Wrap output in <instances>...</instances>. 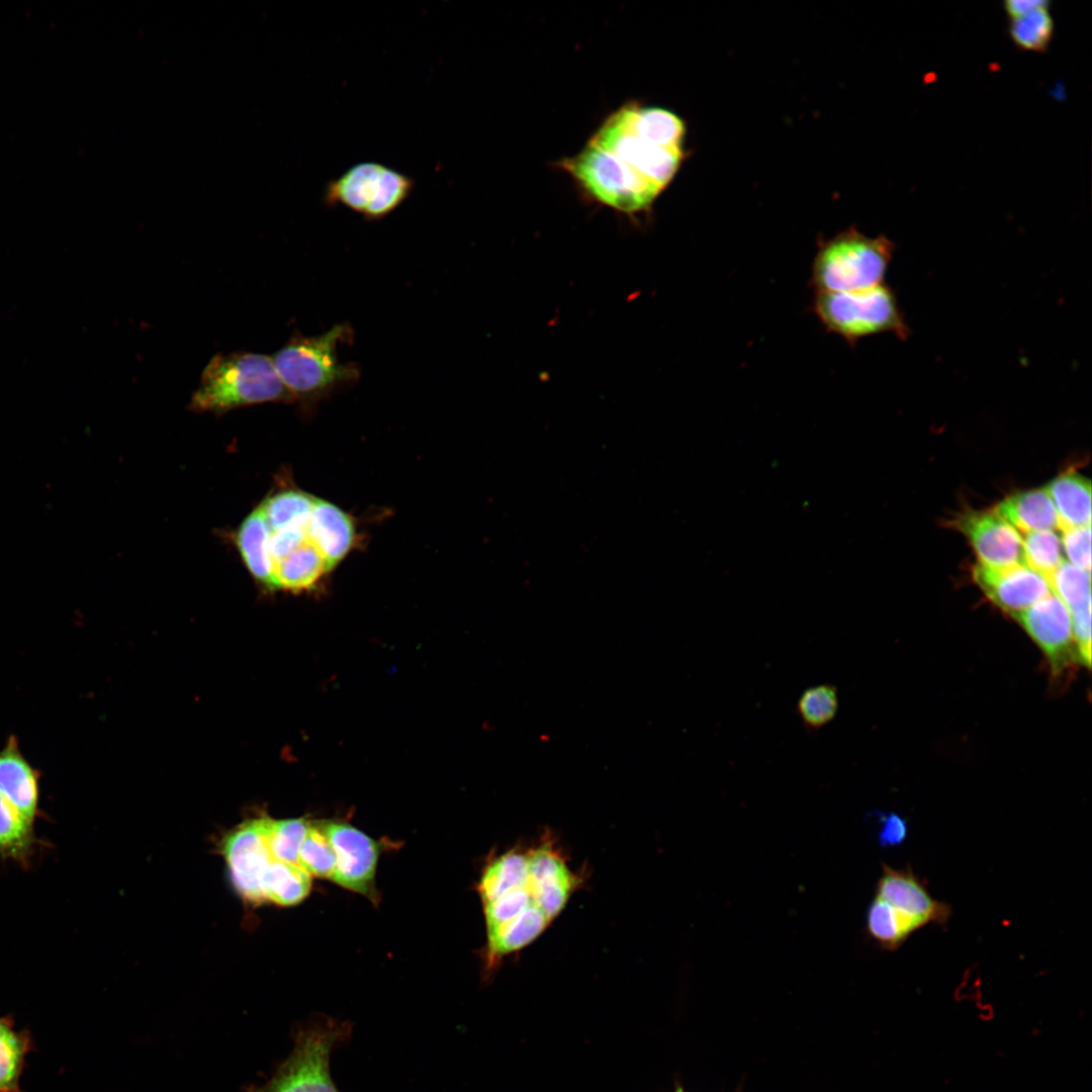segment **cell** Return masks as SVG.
<instances>
[{
	"mask_svg": "<svg viewBox=\"0 0 1092 1092\" xmlns=\"http://www.w3.org/2000/svg\"><path fill=\"white\" fill-rule=\"evenodd\" d=\"M687 124L675 112L629 101L575 155L556 163L590 201L636 216L651 210L687 158Z\"/></svg>",
	"mask_w": 1092,
	"mask_h": 1092,
	"instance_id": "1",
	"label": "cell"
},
{
	"mask_svg": "<svg viewBox=\"0 0 1092 1092\" xmlns=\"http://www.w3.org/2000/svg\"><path fill=\"white\" fill-rule=\"evenodd\" d=\"M274 366L272 357L237 351L214 355L204 367L189 408L223 414L264 402H294Z\"/></svg>",
	"mask_w": 1092,
	"mask_h": 1092,
	"instance_id": "2",
	"label": "cell"
},
{
	"mask_svg": "<svg viewBox=\"0 0 1092 1092\" xmlns=\"http://www.w3.org/2000/svg\"><path fill=\"white\" fill-rule=\"evenodd\" d=\"M352 338L351 327L339 324L316 336L295 334L274 354L277 373L295 401L313 404L359 379L358 366L338 356V345Z\"/></svg>",
	"mask_w": 1092,
	"mask_h": 1092,
	"instance_id": "3",
	"label": "cell"
},
{
	"mask_svg": "<svg viewBox=\"0 0 1092 1092\" xmlns=\"http://www.w3.org/2000/svg\"><path fill=\"white\" fill-rule=\"evenodd\" d=\"M895 250L885 236L871 238L855 228L818 244L810 285L816 292H852L883 283Z\"/></svg>",
	"mask_w": 1092,
	"mask_h": 1092,
	"instance_id": "4",
	"label": "cell"
},
{
	"mask_svg": "<svg viewBox=\"0 0 1092 1092\" xmlns=\"http://www.w3.org/2000/svg\"><path fill=\"white\" fill-rule=\"evenodd\" d=\"M811 309L827 332L851 345L884 333L905 340L910 333L893 290L884 282L852 292H816Z\"/></svg>",
	"mask_w": 1092,
	"mask_h": 1092,
	"instance_id": "5",
	"label": "cell"
},
{
	"mask_svg": "<svg viewBox=\"0 0 1092 1092\" xmlns=\"http://www.w3.org/2000/svg\"><path fill=\"white\" fill-rule=\"evenodd\" d=\"M350 1030L347 1023L332 1019L300 1027L291 1054L255 1092H340L331 1076L330 1058Z\"/></svg>",
	"mask_w": 1092,
	"mask_h": 1092,
	"instance_id": "6",
	"label": "cell"
},
{
	"mask_svg": "<svg viewBox=\"0 0 1092 1092\" xmlns=\"http://www.w3.org/2000/svg\"><path fill=\"white\" fill-rule=\"evenodd\" d=\"M415 187L412 177L376 162L353 165L331 180L324 201L343 205L367 219H381L395 210Z\"/></svg>",
	"mask_w": 1092,
	"mask_h": 1092,
	"instance_id": "7",
	"label": "cell"
},
{
	"mask_svg": "<svg viewBox=\"0 0 1092 1092\" xmlns=\"http://www.w3.org/2000/svg\"><path fill=\"white\" fill-rule=\"evenodd\" d=\"M272 818L249 819L230 832L222 841V852L232 880L243 898L262 903L263 878L275 858L269 846Z\"/></svg>",
	"mask_w": 1092,
	"mask_h": 1092,
	"instance_id": "8",
	"label": "cell"
},
{
	"mask_svg": "<svg viewBox=\"0 0 1092 1092\" xmlns=\"http://www.w3.org/2000/svg\"><path fill=\"white\" fill-rule=\"evenodd\" d=\"M526 851L530 893L552 922L579 887L581 878L570 870L558 841L550 832H545Z\"/></svg>",
	"mask_w": 1092,
	"mask_h": 1092,
	"instance_id": "9",
	"label": "cell"
},
{
	"mask_svg": "<svg viewBox=\"0 0 1092 1092\" xmlns=\"http://www.w3.org/2000/svg\"><path fill=\"white\" fill-rule=\"evenodd\" d=\"M1012 617L1041 649L1057 675L1079 663L1072 634L1071 613L1053 593Z\"/></svg>",
	"mask_w": 1092,
	"mask_h": 1092,
	"instance_id": "10",
	"label": "cell"
},
{
	"mask_svg": "<svg viewBox=\"0 0 1092 1092\" xmlns=\"http://www.w3.org/2000/svg\"><path fill=\"white\" fill-rule=\"evenodd\" d=\"M335 854L332 880L348 890L371 897L379 855L378 844L364 832L343 822L321 824Z\"/></svg>",
	"mask_w": 1092,
	"mask_h": 1092,
	"instance_id": "11",
	"label": "cell"
},
{
	"mask_svg": "<svg viewBox=\"0 0 1092 1092\" xmlns=\"http://www.w3.org/2000/svg\"><path fill=\"white\" fill-rule=\"evenodd\" d=\"M957 527L969 539L980 563L995 568L1026 565L1021 536L994 511L969 512L958 520Z\"/></svg>",
	"mask_w": 1092,
	"mask_h": 1092,
	"instance_id": "12",
	"label": "cell"
},
{
	"mask_svg": "<svg viewBox=\"0 0 1092 1092\" xmlns=\"http://www.w3.org/2000/svg\"><path fill=\"white\" fill-rule=\"evenodd\" d=\"M973 578L994 605L1011 616L1052 593L1046 578L1023 564L995 568L978 562Z\"/></svg>",
	"mask_w": 1092,
	"mask_h": 1092,
	"instance_id": "13",
	"label": "cell"
},
{
	"mask_svg": "<svg viewBox=\"0 0 1092 1092\" xmlns=\"http://www.w3.org/2000/svg\"><path fill=\"white\" fill-rule=\"evenodd\" d=\"M876 897L923 926L929 923L944 924L951 915L950 906L932 898L910 869L896 870L883 864Z\"/></svg>",
	"mask_w": 1092,
	"mask_h": 1092,
	"instance_id": "14",
	"label": "cell"
},
{
	"mask_svg": "<svg viewBox=\"0 0 1092 1092\" xmlns=\"http://www.w3.org/2000/svg\"><path fill=\"white\" fill-rule=\"evenodd\" d=\"M307 536L331 570L355 543L353 519L338 506L316 498L307 524Z\"/></svg>",
	"mask_w": 1092,
	"mask_h": 1092,
	"instance_id": "15",
	"label": "cell"
},
{
	"mask_svg": "<svg viewBox=\"0 0 1092 1092\" xmlns=\"http://www.w3.org/2000/svg\"><path fill=\"white\" fill-rule=\"evenodd\" d=\"M38 771L21 753L17 738L10 736L0 750V793L32 825L38 808Z\"/></svg>",
	"mask_w": 1092,
	"mask_h": 1092,
	"instance_id": "16",
	"label": "cell"
},
{
	"mask_svg": "<svg viewBox=\"0 0 1092 1092\" xmlns=\"http://www.w3.org/2000/svg\"><path fill=\"white\" fill-rule=\"evenodd\" d=\"M994 512L1024 534L1059 529L1057 511L1044 488L1011 494Z\"/></svg>",
	"mask_w": 1092,
	"mask_h": 1092,
	"instance_id": "17",
	"label": "cell"
},
{
	"mask_svg": "<svg viewBox=\"0 0 1092 1092\" xmlns=\"http://www.w3.org/2000/svg\"><path fill=\"white\" fill-rule=\"evenodd\" d=\"M1044 490L1059 517V529L1089 526L1091 521V483L1079 473L1067 472L1048 483Z\"/></svg>",
	"mask_w": 1092,
	"mask_h": 1092,
	"instance_id": "18",
	"label": "cell"
},
{
	"mask_svg": "<svg viewBox=\"0 0 1092 1092\" xmlns=\"http://www.w3.org/2000/svg\"><path fill=\"white\" fill-rule=\"evenodd\" d=\"M271 530L260 509L253 511L240 526L236 542L251 574L270 589H275L273 560L270 553Z\"/></svg>",
	"mask_w": 1092,
	"mask_h": 1092,
	"instance_id": "19",
	"label": "cell"
},
{
	"mask_svg": "<svg viewBox=\"0 0 1092 1092\" xmlns=\"http://www.w3.org/2000/svg\"><path fill=\"white\" fill-rule=\"evenodd\" d=\"M327 562L309 539L274 563L275 589L307 590L329 572Z\"/></svg>",
	"mask_w": 1092,
	"mask_h": 1092,
	"instance_id": "20",
	"label": "cell"
},
{
	"mask_svg": "<svg viewBox=\"0 0 1092 1092\" xmlns=\"http://www.w3.org/2000/svg\"><path fill=\"white\" fill-rule=\"evenodd\" d=\"M31 1050L28 1030H17L10 1017L0 1016V1092H22L20 1078Z\"/></svg>",
	"mask_w": 1092,
	"mask_h": 1092,
	"instance_id": "21",
	"label": "cell"
},
{
	"mask_svg": "<svg viewBox=\"0 0 1092 1092\" xmlns=\"http://www.w3.org/2000/svg\"><path fill=\"white\" fill-rule=\"evenodd\" d=\"M921 927L923 925L919 921L901 913L878 897L868 908V933L884 949H898Z\"/></svg>",
	"mask_w": 1092,
	"mask_h": 1092,
	"instance_id": "22",
	"label": "cell"
},
{
	"mask_svg": "<svg viewBox=\"0 0 1092 1092\" xmlns=\"http://www.w3.org/2000/svg\"><path fill=\"white\" fill-rule=\"evenodd\" d=\"M311 888V876L298 863L272 860L262 882L264 900L280 906L302 901Z\"/></svg>",
	"mask_w": 1092,
	"mask_h": 1092,
	"instance_id": "23",
	"label": "cell"
},
{
	"mask_svg": "<svg viewBox=\"0 0 1092 1092\" xmlns=\"http://www.w3.org/2000/svg\"><path fill=\"white\" fill-rule=\"evenodd\" d=\"M528 876L526 848L516 847L495 856L484 869L478 883L483 905L490 903L507 890L522 883Z\"/></svg>",
	"mask_w": 1092,
	"mask_h": 1092,
	"instance_id": "24",
	"label": "cell"
},
{
	"mask_svg": "<svg viewBox=\"0 0 1092 1092\" xmlns=\"http://www.w3.org/2000/svg\"><path fill=\"white\" fill-rule=\"evenodd\" d=\"M315 499L307 492L289 489L269 496L260 505V509L271 532H275L307 523Z\"/></svg>",
	"mask_w": 1092,
	"mask_h": 1092,
	"instance_id": "25",
	"label": "cell"
},
{
	"mask_svg": "<svg viewBox=\"0 0 1092 1092\" xmlns=\"http://www.w3.org/2000/svg\"><path fill=\"white\" fill-rule=\"evenodd\" d=\"M32 826L0 793V855L24 862L33 847Z\"/></svg>",
	"mask_w": 1092,
	"mask_h": 1092,
	"instance_id": "26",
	"label": "cell"
},
{
	"mask_svg": "<svg viewBox=\"0 0 1092 1092\" xmlns=\"http://www.w3.org/2000/svg\"><path fill=\"white\" fill-rule=\"evenodd\" d=\"M1049 7H1038L1010 19L1008 31L1017 48L1040 53L1049 48L1055 32V22Z\"/></svg>",
	"mask_w": 1092,
	"mask_h": 1092,
	"instance_id": "27",
	"label": "cell"
},
{
	"mask_svg": "<svg viewBox=\"0 0 1092 1092\" xmlns=\"http://www.w3.org/2000/svg\"><path fill=\"white\" fill-rule=\"evenodd\" d=\"M838 707V690L831 684L806 689L797 702L799 717L809 731H817L830 723L835 718Z\"/></svg>",
	"mask_w": 1092,
	"mask_h": 1092,
	"instance_id": "28",
	"label": "cell"
},
{
	"mask_svg": "<svg viewBox=\"0 0 1092 1092\" xmlns=\"http://www.w3.org/2000/svg\"><path fill=\"white\" fill-rule=\"evenodd\" d=\"M1051 590L1070 612L1091 606L1090 572L1068 561L1046 578Z\"/></svg>",
	"mask_w": 1092,
	"mask_h": 1092,
	"instance_id": "29",
	"label": "cell"
},
{
	"mask_svg": "<svg viewBox=\"0 0 1092 1092\" xmlns=\"http://www.w3.org/2000/svg\"><path fill=\"white\" fill-rule=\"evenodd\" d=\"M1022 541L1025 564L1045 578L1065 561L1062 539L1054 530L1026 533Z\"/></svg>",
	"mask_w": 1092,
	"mask_h": 1092,
	"instance_id": "30",
	"label": "cell"
},
{
	"mask_svg": "<svg viewBox=\"0 0 1092 1092\" xmlns=\"http://www.w3.org/2000/svg\"><path fill=\"white\" fill-rule=\"evenodd\" d=\"M297 863L310 876L332 878L336 867V854L321 824L309 823L299 849Z\"/></svg>",
	"mask_w": 1092,
	"mask_h": 1092,
	"instance_id": "31",
	"label": "cell"
},
{
	"mask_svg": "<svg viewBox=\"0 0 1092 1092\" xmlns=\"http://www.w3.org/2000/svg\"><path fill=\"white\" fill-rule=\"evenodd\" d=\"M309 822L303 818L271 820L269 846L275 859L297 863Z\"/></svg>",
	"mask_w": 1092,
	"mask_h": 1092,
	"instance_id": "32",
	"label": "cell"
},
{
	"mask_svg": "<svg viewBox=\"0 0 1092 1092\" xmlns=\"http://www.w3.org/2000/svg\"><path fill=\"white\" fill-rule=\"evenodd\" d=\"M1062 544L1070 563L1090 572L1091 529L1089 526L1062 530Z\"/></svg>",
	"mask_w": 1092,
	"mask_h": 1092,
	"instance_id": "33",
	"label": "cell"
},
{
	"mask_svg": "<svg viewBox=\"0 0 1092 1092\" xmlns=\"http://www.w3.org/2000/svg\"><path fill=\"white\" fill-rule=\"evenodd\" d=\"M307 523L296 524L275 532L270 538V553L273 565L291 551L308 540Z\"/></svg>",
	"mask_w": 1092,
	"mask_h": 1092,
	"instance_id": "34",
	"label": "cell"
},
{
	"mask_svg": "<svg viewBox=\"0 0 1092 1092\" xmlns=\"http://www.w3.org/2000/svg\"><path fill=\"white\" fill-rule=\"evenodd\" d=\"M880 830L878 840L883 847L902 844L908 835L907 821L896 813H879Z\"/></svg>",
	"mask_w": 1092,
	"mask_h": 1092,
	"instance_id": "35",
	"label": "cell"
},
{
	"mask_svg": "<svg viewBox=\"0 0 1092 1092\" xmlns=\"http://www.w3.org/2000/svg\"><path fill=\"white\" fill-rule=\"evenodd\" d=\"M1003 5L1005 12L1011 19L1035 8L1050 6V2L1048 0H1007Z\"/></svg>",
	"mask_w": 1092,
	"mask_h": 1092,
	"instance_id": "36",
	"label": "cell"
},
{
	"mask_svg": "<svg viewBox=\"0 0 1092 1092\" xmlns=\"http://www.w3.org/2000/svg\"><path fill=\"white\" fill-rule=\"evenodd\" d=\"M674 1092H686L680 1085H676Z\"/></svg>",
	"mask_w": 1092,
	"mask_h": 1092,
	"instance_id": "37",
	"label": "cell"
}]
</instances>
